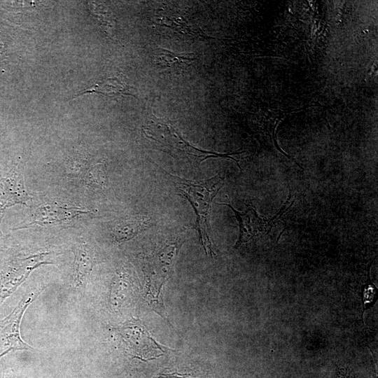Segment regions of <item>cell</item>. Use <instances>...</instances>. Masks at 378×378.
<instances>
[{"label":"cell","mask_w":378,"mask_h":378,"mask_svg":"<svg viewBox=\"0 0 378 378\" xmlns=\"http://www.w3.org/2000/svg\"><path fill=\"white\" fill-rule=\"evenodd\" d=\"M165 172V171H164ZM174 182L178 195L186 199L191 204L196 215L197 229L199 238L206 253L214 254L210 238V216L211 204L220 188L224 186L225 178L217 174L212 178L195 181L182 178L165 172Z\"/></svg>","instance_id":"6da1fadb"},{"label":"cell","mask_w":378,"mask_h":378,"mask_svg":"<svg viewBox=\"0 0 378 378\" xmlns=\"http://www.w3.org/2000/svg\"><path fill=\"white\" fill-rule=\"evenodd\" d=\"M144 132L148 137L158 142L168 150H171L173 154L179 157L195 159L197 165L200 164L202 161L209 158H227L233 160L241 170L239 161L232 155L240 154L242 152L222 154L198 149L183 139L168 123L158 122L157 124L146 127Z\"/></svg>","instance_id":"7a4b0ae2"},{"label":"cell","mask_w":378,"mask_h":378,"mask_svg":"<svg viewBox=\"0 0 378 378\" xmlns=\"http://www.w3.org/2000/svg\"><path fill=\"white\" fill-rule=\"evenodd\" d=\"M115 330L121 336L127 351L134 358L151 360L165 353L164 346L154 340L139 319L132 318Z\"/></svg>","instance_id":"3957f363"},{"label":"cell","mask_w":378,"mask_h":378,"mask_svg":"<svg viewBox=\"0 0 378 378\" xmlns=\"http://www.w3.org/2000/svg\"><path fill=\"white\" fill-rule=\"evenodd\" d=\"M292 195L290 194L287 201L281 209L270 219L260 216L253 206H249L244 212L236 210L228 203H218L220 205L229 206L234 213L238 221L239 234L234 248H238L242 244L247 243L260 236L268 234L274 223L279 220L281 216L292 206Z\"/></svg>","instance_id":"277c9868"},{"label":"cell","mask_w":378,"mask_h":378,"mask_svg":"<svg viewBox=\"0 0 378 378\" xmlns=\"http://www.w3.org/2000/svg\"><path fill=\"white\" fill-rule=\"evenodd\" d=\"M35 298L34 294L24 297L7 316L0 320V358L10 351L29 348L21 339L20 323L24 312Z\"/></svg>","instance_id":"5b68a950"},{"label":"cell","mask_w":378,"mask_h":378,"mask_svg":"<svg viewBox=\"0 0 378 378\" xmlns=\"http://www.w3.org/2000/svg\"><path fill=\"white\" fill-rule=\"evenodd\" d=\"M90 212V210L83 207L64 206L52 203H45L35 208L30 220L19 229L32 225L47 227L70 223Z\"/></svg>","instance_id":"8992f818"},{"label":"cell","mask_w":378,"mask_h":378,"mask_svg":"<svg viewBox=\"0 0 378 378\" xmlns=\"http://www.w3.org/2000/svg\"><path fill=\"white\" fill-rule=\"evenodd\" d=\"M0 191V200H3L1 209L15 204H27L31 199L27 192L22 177L19 172H15L4 180Z\"/></svg>","instance_id":"52a82bcc"},{"label":"cell","mask_w":378,"mask_h":378,"mask_svg":"<svg viewBox=\"0 0 378 378\" xmlns=\"http://www.w3.org/2000/svg\"><path fill=\"white\" fill-rule=\"evenodd\" d=\"M74 277L76 286H83L90 274L93 263V253L85 243L76 245L74 249Z\"/></svg>","instance_id":"ba28073f"},{"label":"cell","mask_w":378,"mask_h":378,"mask_svg":"<svg viewBox=\"0 0 378 378\" xmlns=\"http://www.w3.org/2000/svg\"><path fill=\"white\" fill-rule=\"evenodd\" d=\"M150 224L149 217L137 216L120 221L113 230V235L116 241L121 243L132 239L141 232L148 228Z\"/></svg>","instance_id":"9c48e42d"},{"label":"cell","mask_w":378,"mask_h":378,"mask_svg":"<svg viewBox=\"0 0 378 378\" xmlns=\"http://www.w3.org/2000/svg\"><path fill=\"white\" fill-rule=\"evenodd\" d=\"M154 55L155 64L164 68L174 66H189L196 59L193 53H177L162 48L155 50Z\"/></svg>","instance_id":"30bf717a"},{"label":"cell","mask_w":378,"mask_h":378,"mask_svg":"<svg viewBox=\"0 0 378 378\" xmlns=\"http://www.w3.org/2000/svg\"><path fill=\"white\" fill-rule=\"evenodd\" d=\"M135 89L127 84L121 82L116 78H111L97 83L93 86V88L84 92L83 93L96 92L108 97H113L119 94H129L135 96L134 91Z\"/></svg>","instance_id":"8fae6325"},{"label":"cell","mask_w":378,"mask_h":378,"mask_svg":"<svg viewBox=\"0 0 378 378\" xmlns=\"http://www.w3.org/2000/svg\"><path fill=\"white\" fill-rule=\"evenodd\" d=\"M155 378H196L192 377L190 375L187 374H160Z\"/></svg>","instance_id":"7c38bea8"},{"label":"cell","mask_w":378,"mask_h":378,"mask_svg":"<svg viewBox=\"0 0 378 378\" xmlns=\"http://www.w3.org/2000/svg\"><path fill=\"white\" fill-rule=\"evenodd\" d=\"M3 378H4V377H3Z\"/></svg>","instance_id":"4fadbf2b"}]
</instances>
